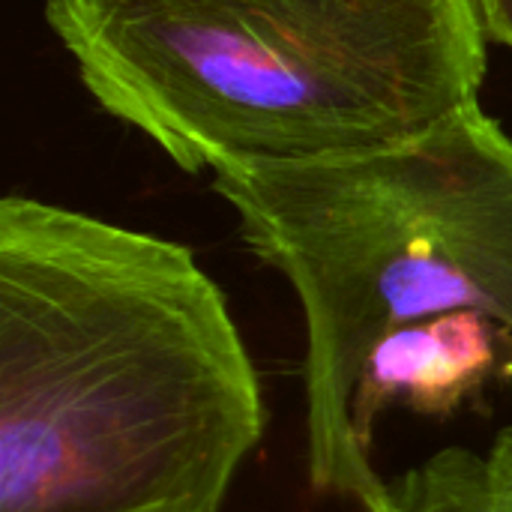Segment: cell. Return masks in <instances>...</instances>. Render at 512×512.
<instances>
[{
  "mask_svg": "<svg viewBox=\"0 0 512 512\" xmlns=\"http://www.w3.org/2000/svg\"><path fill=\"white\" fill-rule=\"evenodd\" d=\"M93 102L180 171L330 162L480 105L474 0H45Z\"/></svg>",
  "mask_w": 512,
  "mask_h": 512,
  "instance_id": "obj_2",
  "label": "cell"
},
{
  "mask_svg": "<svg viewBox=\"0 0 512 512\" xmlns=\"http://www.w3.org/2000/svg\"><path fill=\"white\" fill-rule=\"evenodd\" d=\"M255 258L306 327V438L318 492L375 501L357 396L399 333L486 321L512 345V138L471 105L360 156L213 174Z\"/></svg>",
  "mask_w": 512,
  "mask_h": 512,
  "instance_id": "obj_3",
  "label": "cell"
},
{
  "mask_svg": "<svg viewBox=\"0 0 512 512\" xmlns=\"http://www.w3.org/2000/svg\"><path fill=\"white\" fill-rule=\"evenodd\" d=\"M489 42H501L512 51V0H474Z\"/></svg>",
  "mask_w": 512,
  "mask_h": 512,
  "instance_id": "obj_5",
  "label": "cell"
},
{
  "mask_svg": "<svg viewBox=\"0 0 512 512\" xmlns=\"http://www.w3.org/2000/svg\"><path fill=\"white\" fill-rule=\"evenodd\" d=\"M366 512H512V426L498 432L486 453L447 447L411 468Z\"/></svg>",
  "mask_w": 512,
  "mask_h": 512,
  "instance_id": "obj_4",
  "label": "cell"
},
{
  "mask_svg": "<svg viewBox=\"0 0 512 512\" xmlns=\"http://www.w3.org/2000/svg\"><path fill=\"white\" fill-rule=\"evenodd\" d=\"M264 426L192 249L0 201V512H222Z\"/></svg>",
  "mask_w": 512,
  "mask_h": 512,
  "instance_id": "obj_1",
  "label": "cell"
}]
</instances>
